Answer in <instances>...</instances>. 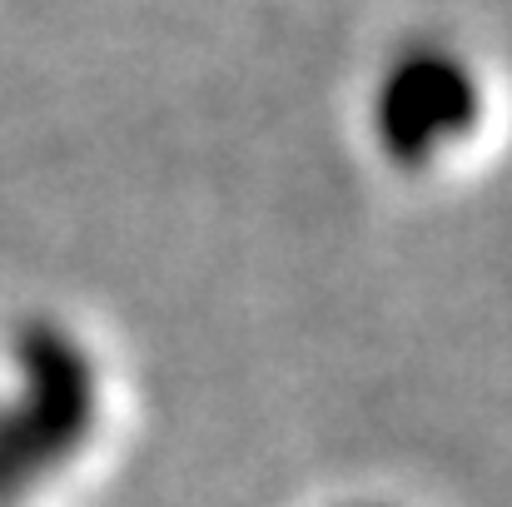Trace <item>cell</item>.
<instances>
[{
	"instance_id": "6da1fadb",
	"label": "cell",
	"mask_w": 512,
	"mask_h": 507,
	"mask_svg": "<svg viewBox=\"0 0 512 507\" xmlns=\"http://www.w3.org/2000/svg\"><path fill=\"white\" fill-rule=\"evenodd\" d=\"M20 393L0 408V498L25 493L55 463H65L95 428L100 378L85 343L55 319H25L15 329Z\"/></svg>"
},
{
	"instance_id": "7a4b0ae2",
	"label": "cell",
	"mask_w": 512,
	"mask_h": 507,
	"mask_svg": "<svg viewBox=\"0 0 512 507\" xmlns=\"http://www.w3.org/2000/svg\"><path fill=\"white\" fill-rule=\"evenodd\" d=\"M483 120V80L473 60L443 40H413L388 55L373 80L368 130L383 160L423 169L463 145Z\"/></svg>"
}]
</instances>
